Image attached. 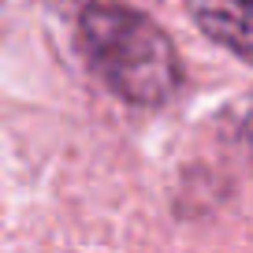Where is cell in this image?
<instances>
[{
	"label": "cell",
	"instance_id": "7a4b0ae2",
	"mask_svg": "<svg viewBox=\"0 0 253 253\" xmlns=\"http://www.w3.org/2000/svg\"><path fill=\"white\" fill-rule=\"evenodd\" d=\"M186 11L209 41L253 63V0H186Z\"/></svg>",
	"mask_w": 253,
	"mask_h": 253
},
{
	"label": "cell",
	"instance_id": "6da1fadb",
	"mask_svg": "<svg viewBox=\"0 0 253 253\" xmlns=\"http://www.w3.org/2000/svg\"><path fill=\"white\" fill-rule=\"evenodd\" d=\"M75 45L104 89L134 108H160L182 79L175 45L126 0H75Z\"/></svg>",
	"mask_w": 253,
	"mask_h": 253
}]
</instances>
